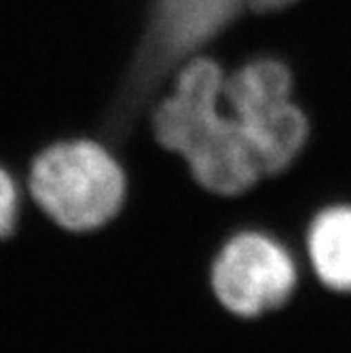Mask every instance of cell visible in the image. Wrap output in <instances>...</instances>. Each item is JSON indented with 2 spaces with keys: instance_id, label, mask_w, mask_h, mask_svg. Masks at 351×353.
Here are the masks:
<instances>
[{
  "instance_id": "cell-1",
  "label": "cell",
  "mask_w": 351,
  "mask_h": 353,
  "mask_svg": "<svg viewBox=\"0 0 351 353\" xmlns=\"http://www.w3.org/2000/svg\"><path fill=\"white\" fill-rule=\"evenodd\" d=\"M225 77L216 61L195 57L178 72L174 91L152 110V134L178 154L203 192L239 197L263 176L241 127L222 106Z\"/></svg>"
},
{
  "instance_id": "cell-2",
  "label": "cell",
  "mask_w": 351,
  "mask_h": 353,
  "mask_svg": "<svg viewBox=\"0 0 351 353\" xmlns=\"http://www.w3.org/2000/svg\"><path fill=\"white\" fill-rule=\"evenodd\" d=\"M130 180L117 157L87 138L57 140L30 163L28 197L55 227L95 233L121 214Z\"/></svg>"
},
{
  "instance_id": "cell-3",
  "label": "cell",
  "mask_w": 351,
  "mask_h": 353,
  "mask_svg": "<svg viewBox=\"0 0 351 353\" xmlns=\"http://www.w3.org/2000/svg\"><path fill=\"white\" fill-rule=\"evenodd\" d=\"M290 91V70L277 59H254L222 87V104L241 127L263 176L290 168L307 140V119Z\"/></svg>"
},
{
  "instance_id": "cell-4",
  "label": "cell",
  "mask_w": 351,
  "mask_h": 353,
  "mask_svg": "<svg viewBox=\"0 0 351 353\" xmlns=\"http://www.w3.org/2000/svg\"><path fill=\"white\" fill-rule=\"evenodd\" d=\"M208 281L222 311L254 319L290 299L297 288V265L277 239L243 231L218 248Z\"/></svg>"
},
{
  "instance_id": "cell-5",
  "label": "cell",
  "mask_w": 351,
  "mask_h": 353,
  "mask_svg": "<svg viewBox=\"0 0 351 353\" xmlns=\"http://www.w3.org/2000/svg\"><path fill=\"white\" fill-rule=\"evenodd\" d=\"M248 0H154L142 74L152 79L197 51L225 28Z\"/></svg>"
},
{
  "instance_id": "cell-6",
  "label": "cell",
  "mask_w": 351,
  "mask_h": 353,
  "mask_svg": "<svg viewBox=\"0 0 351 353\" xmlns=\"http://www.w3.org/2000/svg\"><path fill=\"white\" fill-rule=\"evenodd\" d=\"M311 265L328 288L351 292V208H328L317 216L307 237Z\"/></svg>"
},
{
  "instance_id": "cell-7",
  "label": "cell",
  "mask_w": 351,
  "mask_h": 353,
  "mask_svg": "<svg viewBox=\"0 0 351 353\" xmlns=\"http://www.w3.org/2000/svg\"><path fill=\"white\" fill-rule=\"evenodd\" d=\"M21 197L15 178L0 165V241L17 231L21 218Z\"/></svg>"
},
{
  "instance_id": "cell-8",
  "label": "cell",
  "mask_w": 351,
  "mask_h": 353,
  "mask_svg": "<svg viewBox=\"0 0 351 353\" xmlns=\"http://www.w3.org/2000/svg\"><path fill=\"white\" fill-rule=\"evenodd\" d=\"M294 3V0H248V5H252L259 11H273V9H281L285 5Z\"/></svg>"
}]
</instances>
